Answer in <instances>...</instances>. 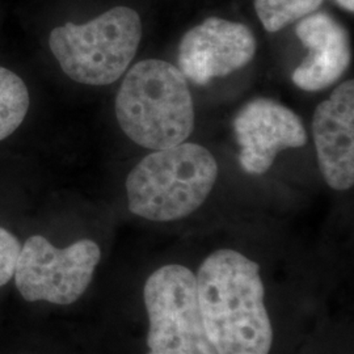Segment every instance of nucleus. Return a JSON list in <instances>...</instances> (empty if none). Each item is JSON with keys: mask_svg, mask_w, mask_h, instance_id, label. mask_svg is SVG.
I'll list each match as a JSON object with an SVG mask.
<instances>
[{"mask_svg": "<svg viewBox=\"0 0 354 354\" xmlns=\"http://www.w3.org/2000/svg\"><path fill=\"white\" fill-rule=\"evenodd\" d=\"M256 48L248 26L212 16L184 35L177 68L192 83L206 86L213 79L244 68L254 58Z\"/></svg>", "mask_w": 354, "mask_h": 354, "instance_id": "nucleus-7", "label": "nucleus"}, {"mask_svg": "<svg viewBox=\"0 0 354 354\" xmlns=\"http://www.w3.org/2000/svg\"><path fill=\"white\" fill-rule=\"evenodd\" d=\"M216 177V160L201 145L152 152L127 175L129 210L152 222L183 219L203 206Z\"/></svg>", "mask_w": 354, "mask_h": 354, "instance_id": "nucleus-3", "label": "nucleus"}, {"mask_svg": "<svg viewBox=\"0 0 354 354\" xmlns=\"http://www.w3.org/2000/svg\"><path fill=\"white\" fill-rule=\"evenodd\" d=\"M295 35L308 55L292 71V83L308 92L328 88L351 64L348 30L328 13L314 12L299 20Z\"/></svg>", "mask_w": 354, "mask_h": 354, "instance_id": "nucleus-10", "label": "nucleus"}, {"mask_svg": "<svg viewBox=\"0 0 354 354\" xmlns=\"http://www.w3.org/2000/svg\"><path fill=\"white\" fill-rule=\"evenodd\" d=\"M337 4L348 12H354V0H336Z\"/></svg>", "mask_w": 354, "mask_h": 354, "instance_id": "nucleus-14", "label": "nucleus"}, {"mask_svg": "<svg viewBox=\"0 0 354 354\" xmlns=\"http://www.w3.org/2000/svg\"><path fill=\"white\" fill-rule=\"evenodd\" d=\"M203 326L216 354H269L273 327L260 266L243 253L218 250L196 276Z\"/></svg>", "mask_w": 354, "mask_h": 354, "instance_id": "nucleus-1", "label": "nucleus"}, {"mask_svg": "<svg viewBox=\"0 0 354 354\" xmlns=\"http://www.w3.org/2000/svg\"><path fill=\"white\" fill-rule=\"evenodd\" d=\"M102 251L89 239L57 248L41 235L26 239L15 268V282L29 302L71 304L87 290Z\"/></svg>", "mask_w": 354, "mask_h": 354, "instance_id": "nucleus-6", "label": "nucleus"}, {"mask_svg": "<svg viewBox=\"0 0 354 354\" xmlns=\"http://www.w3.org/2000/svg\"><path fill=\"white\" fill-rule=\"evenodd\" d=\"M29 104V91L24 80L0 66V140L8 138L23 124Z\"/></svg>", "mask_w": 354, "mask_h": 354, "instance_id": "nucleus-11", "label": "nucleus"}, {"mask_svg": "<svg viewBox=\"0 0 354 354\" xmlns=\"http://www.w3.org/2000/svg\"><path fill=\"white\" fill-rule=\"evenodd\" d=\"M142 39L140 13L113 7L86 24L51 30L49 46L64 74L76 83L108 86L127 73Z\"/></svg>", "mask_w": 354, "mask_h": 354, "instance_id": "nucleus-4", "label": "nucleus"}, {"mask_svg": "<svg viewBox=\"0 0 354 354\" xmlns=\"http://www.w3.org/2000/svg\"><path fill=\"white\" fill-rule=\"evenodd\" d=\"M241 147L239 163L250 175H263L277 155L307 143L304 121L288 106L272 99L257 97L244 104L232 121Z\"/></svg>", "mask_w": 354, "mask_h": 354, "instance_id": "nucleus-8", "label": "nucleus"}, {"mask_svg": "<svg viewBox=\"0 0 354 354\" xmlns=\"http://www.w3.org/2000/svg\"><path fill=\"white\" fill-rule=\"evenodd\" d=\"M147 354H216L203 326L193 272L165 266L146 281Z\"/></svg>", "mask_w": 354, "mask_h": 354, "instance_id": "nucleus-5", "label": "nucleus"}, {"mask_svg": "<svg viewBox=\"0 0 354 354\" xmlns=\"http://www.w3.org/2000/svg\"><path fill=\"white\" fill-rule=\"evenodd\" d=\"M317 165L332 189L354 184V82L346 80L320 102L313 118Z\"/></svg>", "mask_w": 354, "mask_h": 354, "instance_id": "nucleus-9", "label": "nucleus"}, {"mask_svg": "<svg viewBox=\"0 0 354 354\" xmlns=\"http://www.w3.org/2000/svg\"><path fill=\"white\" fill-rule=\"evenodd\" d=\"M20 250L21 245L17 238L6 228L0 227V288L12 279Z\"/></svg>", "mask_w": 354, "mask_h": 354, "instance_id": "nucleus-13", "label": "nucleus"}, {"mask_svg": "<svg viewBox=\"0 0 354 354\" xmlns=\"http://www.w3.org/2000/svg\"><path fill=\"white\" fill-rule=\"evenodd\" d=\"M115 117L127 137L145 149L158 151L184 143L194 129L185 76L160 59L134 64L115 96Z\"/></svg>", "mask_w": 354, "mask_h": 354, "instance_id": "nucleus-2", "label": "nucleus"}, {"mask_svg": "<svg viewBox=\"0 0 354 354\" xmlns=\"http://www.w3.org/2000/svg\"><path fill=\"white\" fill-rule=\"evenodd\" d=\"M324 0H254V10L266 30L274 33L304 19L317 8Z\"/></svg>", "mask_w": 354, "mask_h": 354, "instance_id": "nucleus-12", "label": "nucleus"}]
</instances>
